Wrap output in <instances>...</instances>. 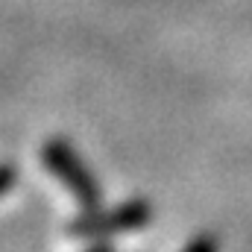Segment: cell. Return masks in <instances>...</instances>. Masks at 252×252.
Here are the masks:
<instances>
[{"instance_id":"3","label":"cell","mask_w":252,"mask_h":252,"mask_svg":"<svg viewBox=\"0 0 252 252\" xmlns=\"http://www.w3.org/2000/svg\"><path fill=\"white\" fill-rule=\"evenodd\" d=\"M217 250H220V244H217L214 235H199V238H193L182 252H217Z\"/></svg>"},{"instance_id":"5","label":"cell","mask_w":252,"mask_h":252,"mask_svg":"<svg viewBox=\"0 0 252 252\" xmlns=\"http://www.w3.org/2000/svg\"><path fill=\"white\" fill-rule=\"evenodd\" d=\"M85 252H115L109 244H97V247H91V250H85Z\"/></svg>"},{"instance_id":"1","label":"cell","mask_w":252,"mask_h":252,"mask_svg":"<svg viewBox=\"0 0 252 252\" xmlns=\"http://www.w3.org/2000/svg\"><path fill=\"white\" fill-rule=\"evenodd\" d=\"M41 161L64 188L76 196V202L85 211L100 205V182H97V176L85 167V161L76 156V150L64 138H53V141H47L41 147Z\"/></svg>"},{"instance_id":"4","label":"cell","mask_w":252,"mask_h":252,"mask_svg":"<svg viewBox=\"0 0 252 252\" xmlns=\"http://www.w3.org/2000/svg\"><path fill=\"white\" fill-rule=\"evenodd\" d=\"M12 185H15V170H12V167H6V164H0V196H3V193H9Z\"/></svg>"},{"instance_id":"2","label":"cell","mask_w":252,"mask_h":252,"mask_svg":"<svg viewBox=\"0 0 252 252\" xmlns=\"http://www.w3.org/2000/svg\"><path fill=\"white\" fill-rule=\"evenodd\" d=\"M153 220V208L147 199H129L124 205L112 208V211H85L79 220H73L67 226V232L73 238H106V235H121L141 229Z\"/></svg>"}]
</instances>
